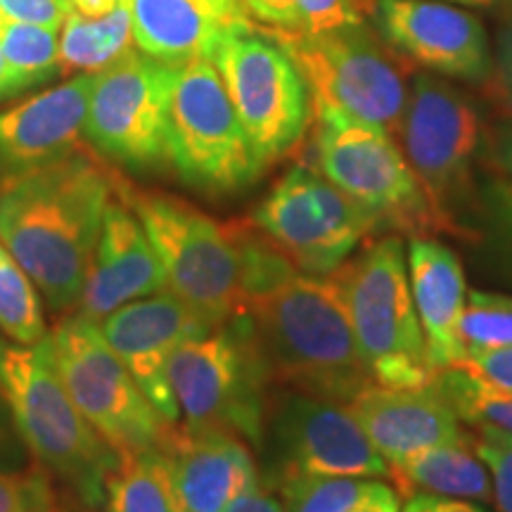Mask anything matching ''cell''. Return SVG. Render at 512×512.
<instances>
[{
    "instance_id": "cell-4",
    "label": "cell",
    "mask_w": 512,
    "mask_h": 512,
    "mask_svg": "<svg viewBox=\"0 0 512 512\" xmlns=\"http://www.w3.org/2000/svg\"><path fill=\"white\" fill-rule=\"evenodd\" d=\"M0 392L19 439L38 465L62 479L83 503L100 508L107 479L124 456L76 408L57 370L50 332L31 347L0 339Z\"/></svg>"
},
{
    "instance_id": "cell-23",
    "label": "cell",
    "mask_w": 512,
    "mask_h": 512,
    "mask_svg": "<svg viewBox=\"0 0 512 512\" xmlns=\"http://www.w3.org/2000/svg\"><path fill=\"white\" fill-rule=\"evenodd\" d=\"M406 261L413 304L432 368L439 373L458 366L465 358L460 344V320L467 306L463 264L451 247L427 235L408 240Z\"/></svg>"
},
{
    "instance_id": "cell-45",
    "label": "cell",
    "mask_w": 512,
    "mask_h": 512,
    "mask_svg": "<svg viewBox=\"0 0 512 512\" xmlns=\"http://www.w3.org/2000/svg\"><path fill=\"white\" fill-rule=\"evenodd\" d=\"M441 3H451V5H460V8H491V5L503 3V0H441Z\"/></svg>"
},
{
    "instance_id": "cell-39",
    "label": "cell",
    "mask_w": 512,
    "mask_h": 512,
    "mask_svg": "<svg viewBox=\"0 0 512 512\" xmlns=\"http://www.w3.org/2000/svg\"><path fill=\"white\" fill-rule=\"evenodd\" d=\"M491 214L496 216L498 230H501L508 252L512 254V181L501 178L489 188Z\"/></svg>"
},
{
    "instance_id": "cell-10",
    "label": "cell",
    "mask_w": 512,
    "mask_h": 512,
    "mask_svg": "<svg viewBox=\"0 0 512 512\" xmlns=\"http://www.w3.org/2000/svg\"><path fill=\"white\" fill-rule=\"evenodd\" d=\"M209 60L264 169L292 152L309 128L313 107L309 86L278 36L245 24L228 31Z\"/></svg>"
},
{
    "instance_id": "cell-21",
    "label": "cell",
    "mask_w": 512,
    "mask_h": 512,
    "mask_svg": "<svg viewBox=\"0 0 512 512\" xmlns=\"http://www.w3.org/2000/svg\"><path fill=\"white\" fill-rule=\"evenodd\" d=\"M162 453L183 512H223L261 484L252 453L233 434L176 427Z\"/></svg>"
},
{
    "instance_id": "cell-22",
    "label": "cell",
    "mask_w": 512,
    "mask_h": 512,
    "mask_svg": "<svg viewBox=\"0 0 512 512\" xmlns=\"http://www.w3.org/2000/svg\"><path fill=\"white\" fill-rule=\"evenodd\" d=\"M133 41L166 64L211 57L228 31L252 24L245 0H131Z\"/></svg>"
},
{
    "instance_id": "cell-43",
    "label": "cell",
    "mask_w": 512,
    "mask_h": 512,
    "mask_svg": "<svg viewBox=\"0 0 512 512\" xmlns=\"http://www.w3.org/2000/svg\"><path fill=\"white\" fill-rule=\"evenodd\" d=\"M121 0H72L76 12L86 17H105L117 8Z\"/></svg>"
},
{
    "instance_id": "cell-35",
    "label": "cell",
    "mask_w": 512,
    "mask_h": 512,
    "mask_svg": "<svg viewBox=\"0 0 512 512\" xmlns=\"http://www.w3.org/2000/svg\"><path fill=\"white\" fill-rule=\"evenodd\" d=\"M491 91L501 102L503 110L512 114V5L505 12L501 29L494 41V67H491Z\"/></svg>"
},
{
    "instance_id": "cell-25",
    "label": "cell",
    "mask_w": 512,
    "mask_h": 512,
    "mask_svg": "<svg viewBox=\"0 0 512 512\" xmlns=\"http://www.w3.org/2000/svg\"><path fill=\"white\" fill-rule=\"evenodd\" d=\"M287 512H401V494L377 477L275 479Z\"/></svg>"
},
{
    "instance_id": "cell-30",
    "label": "cell",
    "mask_w": 512,
    "mask_h": 512,
    "mask_svg": "<svg viewBox=\"0 0 512 512\" xmlns=\"http://www.w3.org/2000/svg\"><path fill=\"white\" fill-rule=\"evenodd\" d=\"M41 292L0 242V332L10 342L31 347L48 337Z\"/></svg>"
},
{
    "instance_id": "cell-14",
    "label": "cell",
    "mask_w": 512,
    "mask_h": 512,
    "mask_svg": "<svg viewBox=\"0 0 512 512\" xmlns=\"http://www.w3.org/2000/svg\"><path fill=\"white\" fill-rule=\"evenodd\" d=\"M176 64L126 53L95 74L83 136L126 169L169 164V107Z\"/></svg>"
},
{
    "instance_id": "cell-12",
    "label": "cell",
    "mask_w": 512,
    "mask_h": 512,
    "mask_svg": "<svg viewBox=\"0 0 512 512\" xmlns=\"http://www.w3.org/2000/svg\"><path fill=\"white\" fill-rule=\"evenodd\" d=\"M396 136L444 233H463L458 214L470 200L472 164L482 143L475 102L448 79L415 74Z\"/></svg>"
},
{
    "instance_id": "cell-3",
    "label": "cell",
    "mask_w": 512,
    "mask_h": 512,
    "mask_svg": "<svg viewBox=\"0 0 512 512\" xmlns=\"http://www.w3.org/2000/svg\"><path fill=\"white\" fill-rule=\"evenodd\" d=\"M271 380L297 392L349 403L373 377L368 375L351 318L335 280L292 273L247 306Z\"/></svg>"
},
{
    "instance_id": "cell-40",
    "label": "cell",
    "mask_w": 512,
    "mask_h": 512,
    "mask_svg": "<svg viewBox=\"0 0 512 512\" xmlns=\"http://www.w3.org/2000/svg\"><path fill=\"white\" fill-rule=\"evenodd\" d=\"M223 512H287V510L278 498L266 494L259 484L254 486V489L245 491V494H240Z\"/></svg>"
},
{
    "instance_id": "cell-7",
    "label": "cell",
    "mask_w": 512,
    "mask_h": 512,
    "mask_svg": "<svg viewBox=\"0 0 512 512\" xmlns=\"http://www.w3.org/2000/svg\"><path fill=\"white\" fill-rule=\"evenodd\" d=\"M271 31L309 86L313 117H344L399 133L408 83L377 29L363 22L323 34Z\"/></svg>"
},
{
    "instance_id": "cell-34",
    "label": "cell",
    "mask_w": 512,
    "mask_h": 512,
    "mask_svg": "<svg viewBox=\"0 0 512 512\" xmlns=\"http://www.w3.org/2000/svg\"><path fill=\"white\" fill-rule=\"evenodd\" d=\"M72 10V0H0L3 19L46 29H60Z\"/></svg>"
},
{
    "instance_id": "cell-24",
    "label": "cell",
    "mask_w": 512,
    "mask_h": 512,
    "mask_svg": "<svg viewBox=\"0 0 512 512\" xmlns=\"http://www.w3.org/2000/svg\"><path fill=\"white\" fill-rule=\"evenodd\" d=\"M392 477L399 486V494L406 498L434 494L477 503L494 501L489 467L475 456V441L444 444L415 453L392 467Z\"/></svg>"
},
{
    "instance_id": "cell-5",
    "label": "cell",
    "mask_w": 512,
    "mask_h": 512,
    "mask_svg": "<svg viewBox=\"0 0 512 512\" xmlns=\"http://www.w3.org/2000/svg\"><path fill=\"white\" fill-rule=\"evenodd\" d=\"M347 304L358 354L375 384L394 389L430 387L437 370L427 356L415 311L401 238L373 242L332 273Z\"/></svg>"
},
{
    "instance_id": "cell-11",
    "label": "cell",
    "mask_w": 512,
    "mask_h": 512,
    "mask_svg": "<svg viewBox=\"0 0 512 512\" xmlns=\"http://www.w3.org/2000/svg\"><path fill=\"white\" fill-rule=\"evenodd\" d=\"M169 164L192 188L226 195L264 174L221 74L209 57L176 64L169 107Z\"/></svg>"
},
{
    "instance_id": "cell-36",
    "label": "cell",
    "mask_w": 512,
    "mask_h": 512,
    "mask_svg": "<svg viewBox=\"0 0 512 512\" xmlns=\"http://www.w3.org/2000/svg\"><path fill=\"white\" fill-rule=\"evenodd\" d=\"M458 366L479 380L512 389V347L475 351V354H467Z\"/></svg>"
},
{
    "instance_id": "cell-17",
    "label": "cell",
    "mask_w": 512,
    "mask_h": 512,
    "mask_svg": "<svg viewBox=\"0 0 512 512\" xmlns=\"http://www.w3.org/2000/svg\"><path fill=\"white\" fill-rule=\"evenodd\" d=\"M100 328L157 413L178 425L181 411L169 382V363L181 344L204 335L214 325L171 292H159L121 306L100 320Z\"/></svg>"
},
{
    "instance_id": "cell-13",
    "label": "cell",
    "mask_w": 512,
    "mask_h": 512,
    "mask_svg": "<svg viewBox=\"0 0 512 512\" xmlns=\"http://www.w3.org/2000/svg\"><path fill=\"white\" fill-rule=\"evenodd\" d=\"M254 228L306 275H332L375 223L309 166H292L252 214Z\"/></svg>"
},
{
    "instance_id": "cell-37",
    "label": "cell",
    "mask_w": 512,
    "mask_h": 512,
    "mask_svg": "<svg viewBox=\"0 0 512 512\" xmlns=\"http://www.w3.org/2000/svg\"><path fill=\"white\" fill-rule=\"evenodd\" d=\"M299 0H245L247 15L275 31L297 29Z\"/></svg>"
},
{
    "instance_id": "cell-46",
    "label": "cell",
    "mask_w": 512,
    "mask_h": 512,
    "mask_svg": "<svg viewBox=\"0 0 512 512\" xmlns=\"http://www.w3.org/2000/svg\"><path fill=\"white\" fill-rule=\"evenodd\" d=\"M0 19H3V17H0Z\"/></svg>"
},
{
    "instance_id": "cell-1",
    "label": "cell",
    "mask_w": 512,
    "mask_h": 512,
    "mask_svg": "<svg viewBox=\"0 0 512 512\" xmlns=\"http://www.w3.org/2000/svg\"><path fill=\"white\" fill-rule=\"evenodd\" d=\"M114 181L83 152L0 183V242L50 311L79 304Z\"/></svg>"
},
{
    "instance_id": "cell-42",
    "label": "cell",
    "mask_w": 512,
    "mask_h": 512,
    "mask_svg": "<svg viewBox=\"0 0 512 512\" xmlns=\"http://www.w3.org/2000/svg\"><path fill=\"white\" fill-rule=\"evenodd\" d=\"M8 422H12V415H10L8 401H5L3 392H0V470H3V467L10 463L12 451H15V446H12V441H15V439L10 437Z\"/></svg>"
},
{
    "instance_id": "cell-41",
    "label": "cell",
    "mask_w": 512,
    "mask_h": 512,
    "mask_svg": "<svg viewBox=\"0 0 512 512\" xmlns=\"http://www.w3.org/2000/svg\"><path fill=\"white\" fill-rule=\"evenodd\" d=\"M496 166L501 169V174L512 181V121L508 126L501 128L496 138V150H494Z\"/></svg>"
},
{
    "instance_id": "cell-16",
    "label": "cell",
    "mask_w": 512,
    "mask_h": 512,
    "mask_svg": "<svg viewBox=\"0 0 512 512\" xmlns=\"http://www.w3.org/2000/svg\"><path fill=\"white\" fill-rule=\"evenodd\" d=\"M271 446L278 479L392 477L389 463L370 444L347 403L302 392L285 396L271 418Z\"/></svg>"
},
{
    "instance_id": "cell-20",
    "label": "cell",
    "mask_w": 512,
    "mask_h": 512,
    "mask_svg": "<svg viewBox=\"0 0 512 512\" xmlns=\"http://www.w3.org/2000/svg\"><path fill=\"white\" fill-rule=\"evenodd\" d=\"M347 406L389 470L427 448L475 441L432 384L422 389L370 384Z\"/></svg>"
},
{
    "instance_id": "cell-26",
    "label": "cell",
    "mask_w": 512,
    "mask_h": 512,
    "mask_svg": "<svg viewBox=\"0 0 512 512\" xmlns=\"http://www.w3.org/2000/svg\"><path fill=\"white\" fill-rule=\"evenodd\" d=\"M133 43L131 0H121L105 17H86L72 10L60 36L62 74H98L131 53Z\"/></svg>"
},
{
    "instance_id": "cell-44",
    "label": "cell",
    "mask_w": 512,
    "mask_h": 512,
    "mask_svg": "<svg viewBox=\"0 0 512 512\" xmlns=\"http://www.w3.org/2000/svg\"><path fill=\"white\" fill-rule=\"evenodd\" d=\"M12 83H10V74H8V64H5L3 57V48H0V100L3 98H12Z\"/></svg>"
},
{
    "instance_id": "cell-8",
    "label": "cell",
    "mask_w": 512,
    "mask_h": 512,
    "mask_svg": "<svg viewBox=\"0 0 512 512\" xmlns=\"http://www.w3.org/2000/svg\"><path fill=\"white\" fill-rule=\"evenodd\" d=\"M318 174L356 204L377 230L420 238L444 233L392 133L344 117L316 119Z\"/></svg>"
},
{
    "instance_id": "cell-6",
    "label": "cell",
    "mask_w": 512,
    "mask_h": 512,
    "mask_svg": "<svg viewBox=\"0 0 512 512\" xmlns=\"http://www.w3.org/2000/svg\"><path fill=\"white\" fill-rule=\"evenodd\" d=\"M271 370L247 313L181 344L169 382L190 432H226L259 446L264 441L266 382Z\"/></svg>"
},
{
    "instance_id": "cell-18",
    "label": "cell",
    "mask_w": 512,
    "mask_h": 512,
    "mask_svg": "<svg viewBox=\"0 0 512 512\" xmlns=\"http://www.w3.org/2000/svg\"><path fill=\"white\" fill-rule=\"evenodd\" d=\"M95 74L48 88L0 112V183L76 152Z\"/></svg>"
},
{
    "instance_id": "cell-33",
    "label": "cell",
    "mask_w": 512,
    "mask_h": 512,
    "mask_svg": "<svg viewBox=\"0 0 512 512\" xmlns=\"http://www.w3.org/2000/svg\"><path fill=\"white\" fill-rule=\"evenodd\" d=\"M475 451L489 467L496 510L512 512V434L494 427H479Z\"/></svg>"
},
{
    "instance_id": "cell-2",
    "label": "cell",
    "mask_w": 512,
    "mask_h": 512,
    "mask_svg": "<svg viewBox=\"0 0 512 512\" xmlns=\"http://www.w3.org/2000/svg\"><path fill=\"white\" fill-rule=\"evenodd\" d=\"M166 275V290L209 325L247 313L254 297L297 268L259 230L223 226L188 202L157 192H126Z\"/></svg>"
},
{
    "instance_id": "cell-38",
    "label": "cell",
    "mask_w": 512,
    "mask_h": 512,
    "mask_svg": "<svg viewBox=\"0 0 512 512\" xmlns=\"http://www.w3.org/2000/svg\"><path fill=\"white\" fill-rule=\"evenodd\" d=\"M401 512H486V510L477 501H465V498L415 494L408 498Z\"/></svg>"
},
{
    "instance_id": "cell-29",
    "label": "cell",
    "mask_w": 512,
    "mask_h": 512,
    "mask_svg": "<svg viewBox=\"0 0 512 512\" xmlns=\"http://www.w3.org/2000/svg\"><path fill=\"white\" fill-rule=\"evenodd\" d=\"M432 387L456 411L460 422H470L477 430L494 427L512 434V389L479 380L460 366L439 370Z\"/></svg>"
},
{
    "instance_id": "cell-31",
    "label": "cell",
    "mask_w": 512,
    "mask_h": 512,
    "mask_svg": "<svg viewBox=\"0 0 512 512\" xmlns=\"http://www.w3.org/2000/svg\"><path fill=\"white\" fill-rule=\"evenodd\" d=\"M460 344L465 356L475 351L512 347V297L475 290L467 294L460 320Z\"/></svg>"
},
{
    "instance_id": "cell-9",
    "label": "cell",
    "mask_w": 512,
    "mask_h": 512,
    "mask_svg": "<svg viewBox=\"0 0 512 512\" xmlns=\"http://www.w3.org/2000/svg\"><path fill=\"white\" fill-rule=\"evenodd\" d=\"M64 387L88 425L121 456L162 451L176 425L157 408L114 354L98 320L72 313L50 332Z\"/></svg>"
},
{
    "instance_id": "cell-27",
    "label": "cell",
    "mask_w": 512,
    "mask_h": 512,
    "mask_svg": "<svg viewBox=\"0 0 512 512\" xmlns=\"http://www.w3.org/2000/svg\"><path fill=\"white\" fill-rule=\"evenodd\" d=\"M105 512H183L162 451L124 456L105 484Z\"/></svg>"
},
{
    "instance_id": "cell-28",
    "label": "cell",
    "mask_w": 512,
    "mask_h": 512,
    "mask_svg": "<svg viewBox=\"0 0 512 512\" xmlns=\"http://www.w3.org/2000/svg\"><path fill=\"white\" fill-rule=\"evenodd\" d=\"M0 48H3L15 95L41 86L55 74H62L57 29L0 19Z\"/></svg>"
},
{
    "instance_id": "cell-15",
    "label": "cell",
    "mask_w": 512,
    "mask_h": 512,
    "mask_svg": "<svg viewBox=\"0 0 512 512\" xmlns=\"http://www.w3.org/2000/svg\"><path fill=\"white\" fill-rule=\"evenodd\" d=\"M377 34L425 72L472 86L489 83L494 46L475 12L441 0H375Z\"/></svg>"
},
{
    "instance_id": "cell-32",
    "label": "cell",
    "mask_w": 512,
    "mask_h": 512,
    "mask_svg": "<svg viewBox=\"0 0 512 512\" xmlns=\"http://www.w3.org/2000/svg\"><path fill=\"white\" fill-rule=\"evenodd\" d=\"M0 512H67L43 472L0 470Z\"/></svg>"
},
{
    "instance_id": "cell-19",
    "label": "cell",
    "mask_w": 512,
    "mask_h": 512,
    "mask_svg": "<svg viewBox=\"0 0 512 512\" xmlns=\"http://www.w3.org/2000/svg\"><path fill=\"white\" fill-rule=\"evenodd\" d=\"M164 290L166 275L162 261L147 238L143 223L126 202L112 200L102 219L79 311L100 323L121 306Z\"/></svg>"
}]
</instances>
